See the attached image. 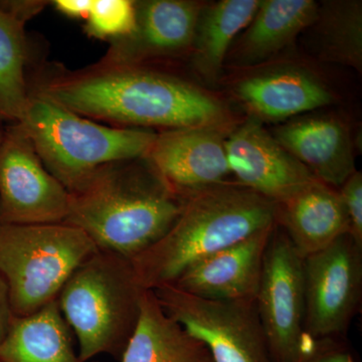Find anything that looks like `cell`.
Returning a JSON list of instances; mask_svg holds the SVG:
<instances>
[{"label":"cell","instance_id":"obj_14","mask_svg":"<svg viewBox=\"0 0 362 362\" xmlns=\"http://www.w3.org/2000/svg\"><path fill=\"white\" fill-rule=\"evenodd\" d=\"M275 226L197 262L171 285L204 299L256 301L267 245Z\"/></svg>","mask_w":362,"mask_h":362},{"label":"cell","instance_id":"obj_20","mask_svg":"<svg viewBox=\"0 0 362 362\" xmlns=\"http://www.w3.org/2000/svg\"><path fill=\"white\" fill-rule=\"evenodd\" d=\"M209 356L206 346L169 318L154 292L146 290L122 362H202Z\"/></svg>","mask_w":362,"mask_h":362},{"label":"cell","instance_id":"obj_28","mask_svg":"<svg viewBox=\"0 0 362 362\" xmlns=\"http://www.w3.org/2000/svg\"><path fill=\"white\" fill-rule=\"evenodd\" d=\"M14 315L9 301L8 289L4 279L0 276V343L6 337Z\"/></svg>","mask_w":362,"mask_h":362},{"label":"cell","instance_id":"obj_12","mask_svg":"<svg viewBox=\"0 0 362 362\" xmlns=\"http://www.w3.org/2000/svg\"><path fill=\"white\" fill-rule=\"evenodd\" d=\"M214 128H185L156 134L144 158L183 199L223 185L230 175L225 140Z\"/></svg>","mask_w":362,"mask_h":362},{"label":"cell","instance_id":"obj_26","mask_svg":"<svg viewBox=\"0 0 362 362\" xmlns=\"http://www.w3.org/2000/svg\"><path fill=\"white\" fill-rule=\"evenodd\" d=\"M297 362H356L339 338L312 340Z\"/></svg>","mask_w":362,"mask_h":362},{"label":"cell","instance_id":"obj_4","mask_svg":"<svg viewBox=\"0 0 362 362\" xmlns=\"http://www.w3.org/2000/svg\"><path fill=\"white\" fill-rule=\"evenodd\" d=\"M145 291L132 261L113 252L98 251L74 272L58 303L77 337L81 361L100 354L122 356Z\"/></svg>","mask_w":362,"mask_h":362},{"label":"cell","instance_id":"obj_7","mask_svg":"<svg viewBox=\"0 0 362 362\" xmlns=\"http://www.w3.org/2000/svg\"><path fill=\"white\" fill-rule=\"evenodd\" d=\"M169 318L206 346L214 362H273L256 301H218L173 285L152 290Z\"/></svg>","mask_w":362,"mask_h":362},{"label":"cell","instance_id":"obj_6","mask_svg":"<svg viewBox=\"0 0 362 362\" xmlns=\"http://www.w3.org/2000/svg\"><path fill=\"white\" fill-rule=\"evenodd\" d=\"M98 251L83 230L68 223H0V276L14 317L57 301L74 272Z\"/></svg>","mask_w":362,"mask_h":362},{"label":"cell","instance_id":"obj_18","mask_svg":"<svg viewBox=\"0 0 362 362\" xmlns=\"http://www.w3.org/2000/svg\"><path fill=\"white\" fill-rule=\"evenodd\" d=\"M318 4L313 0H265L233 52L235 65L261 63L291 44L315 21Z\"/></svg>","mask_w":362,"mask_h":362},{"label":"cell","instance_id":"obj_22","mask_svg":"<svg viewBox=\"0 0 362 362\" xmlns=\"http://www.w3.org/2000/svg\"><path fill=\"white\" fill-rule=\"evenodd\" d=\"M25 23L0 8V121L18 122L28 103Z\"/></svg>","mask_w":362,"mask_h":362},{"label":"cell","instance_id":"obj_8","mask_svg":"<svg viewBox=\"0 0 362 362\" xmlns=\"http://www.w3.org/2000/svg\"><path fill=\"white\" fill-rule=\"evenodd\" d=\"M272 361L297 362L312 341L305 332L304 259L276 223L256 297Z\"/></svg>","mask_w":362,"mask_h":362},{"label":"cell","instance_id":"obj_25","mask_svg":"<svg viewBox=\"0 0 362 362\" xmlns=\"http://www.w3.org/2000/svg\"><path fill=\"white\" fill-rule=\"evenodd\" d=\"M340 197L349 218V235L362 249V175L356 171L343 183Z\"/></svg>","mask_w":362,"mask_h":362},{"label":"cell","instance_id":"obj_21","mask_svg":"<svg viewBox=\"0 0 362 362\" xmlns=\"http://www.w3.org/2000/svg\"><path fill=\"white\" fill-rule=\"evenodd\" d=\"M259 0H221L202 8L194 40V66L204 78L218 77L230 47L258 11Z\"/></svg>","mask_w":362,"mask_h":362},{"label":"cell","instance_id":"obj_17","mask_svg":"<svg viewBox=\"0 0 362 362\" xmlns=\"http://www.w3.org/2000/svg\"><path fill=\"white\" fill-rule=\"evenodd\" d=\"M237 95L254 115L274 121L301 115L333 101L322 83L295 69L252 76L240 83Z\"/></svg>","mask_w":362,"mask_h":362},{"label":"cell","instance_id":"obj_11","mask_svg":"<svg viewBox=\"0 0 362 362\" xmlns=\"http://www.w3.org/2000/svg\"><path fill=\"white\" fill-rule=\"evenodd\" d=\"M225 146L237 185L274 204L318 180L257 119H250L233 131Z\"/></svg>","mask_w":362,"mask_h":362},{"label":"cell","instance_id":"obj_27","mask_svg":"<svg viewBox=\"0 0 362 362\" xmlns=\"http://www.w3.org/2000/svg\"><path fill=\"white\" fill-rule=\"evenodd\" d=\"M47 2L42 1H0V8L13 14L21 21H26L42 11Z\"/></svg>","mask_w":362,"mask_h":362},{"label":"cell","instance_id":"obj_19","mask_svg":"<svg viewBox=\"0 0 362 362\" xmlns=\"http://www.w3.org/2000/svg\"><path fill=\"white\" fill-rule=\"evenodd\" d=\"M0 362H83L58 300L25 317H14L0 343Z\"/></svg>","mask_w":362,"mask_h":362},{"label":"cell","instance_id":"obj_13","mask_svg":"<svg viewBox=\"0 0 362 362\" xmlns=\"http://www.w3.org/2000/svg\"><path fill=\"white\" fill-rule=\"evenodd\" d=\"M136 28L127 37L111 42L99 63L142 65L151 57L173 56L194 45L202 7L185 0L135 2Z\"/></svg>","mask_w":362,"mask_h":362},{"label":"cell","instance_id":"obj_5","mask_svg":"<svg viewBox=\"0 0 362 362\" xmlns=\"http://www.w3.org/2000/svg\"><path fill=\"white\" fill-rule=\"evenodd\" d=\"M18 123L69 194L106 164L143 158L156 137L147 129L102 125L30 93Z\"/></svg>","mask_w":362,"mask_h":362},{"label":"cell","instance_id":"obj_24","mask_svg":"<svg viewBox=\"0 0 362 362\" xmlns=\"http://www.w3.org/2000/svg\"><path fill=\"white\" fill-rule=\"evenodd\" d=\"M86 33L98 40L122 39L134 32L135 1L130 0H93L86 18Z\"/></svg>","mask_w":362,"mask_h":362},{"label":"cell","instance_id":"obj_30","mask_svg":"<svg viewBox=\"0 0 362 362\" xmlns=\"http://www.w3.org/2000/svg\"><path fill=\"white\" fill-rule=\"evenodd\" d=\"M4 128L2 127L1 125H0V145H1L2 140H4Z\"/></svg>","mask_w":362,"mask_h":362},{"label":"cell","instance_id":"obj_16","mask_svg":"<svg viewBox=\"0 0 362 362\" xmlns=\"http://www.w3.org/2000/svg\"><path fill=\"white\" fill-rule=\"evenodd\" d=\"M275 206L276 223L302 258L349 235V218L339 192L321 181L306 185Z\"/></svg>","mask_w":362,"mask_h":362},{"label":"cell","instance_id":"obj_2","mask_svg":"<svg viewBox=\"0 0 362 362\" xmlns=\"http://www.w3.org/2000/svg\"><path fill=\"white\" fill-rule=\"evenodd\" d=\"M185 202L144 157L113 162L70 194L64 223L83 230L99 251L133 259L170 230Z\"/></svg>","mask_w":362,"mask_h":362},{"label":"cell","instance_id":"obj_1","mask_svg":"<svg viewBox=\"0 0 362 362\" xmlns=\"http://www.w3.org/2000/svg\"><path fill=\"white\" fill-rule=\"evenodd\" d=\"M28 84L30 94L114 127L216 129L226 118L220 102L204 90L142 65L98 62L75 71L49 66Z\"/></svg>","mask_w":362,"mask_h":362},{"label":"cell","instance_id":"obj_29","mask_svg":"<svg viewBox=\"0 0 362 362\" xmlns=\"http://www.w3.org/2000/svg\"><path fill=\"white\" fill-rule=\"evenodd\" d=\"M93 0H57L52 2L57 11L71 18H87Z\"/></svg>","mask_w":362,"mask_h":362},{"label":"cell","instance_id":"obj_15","mask_svg":"<svg viewBox=\"0 0 362 362\" xmlns=\"http://www.w3.org/2000/svg\"><path fill=\"white\" fill-rule=\"evenodd\" d=\"M273 136L316 180L331 187H341L356 171L351 135L337 119L296 118L277 128Z\"/></svg>","mask_w":362,"mask_h":362},{"label":"cell","instance_id":"obj_10","mask_svg":"<svg viewBox=\"0 0 362 362\" xmlns=\"http://www.w3.org/2000/svg\"><path fill=\"white\" fill-rule=\"evenodd\" d=\"M70 194L45 168L23 126L4 128L0 145V223H64Z\"/></svg>","mask_w":362,"mask_h":362},{"label":"cell","instance_id":"obj_3","mask_svg":"<svg viewBox=\"0 0 362 362\" xmlns=\"http://www.w3.org/2000/svg\"><path fill=\"white\" fill-rule=\"evenodd\" d=\"M276 225V206L252 190L223 183L187 197L170 230L131 259L146 290L175 282L197 262Z\"/></svg>","mask_w":362,"mask_h":362},{"label":"cell","instance_id":"obj_9","mask_svg":"<svg viewBox=\"0 0 362 362\" xmlns=\"http://www.w3.org/2000/svg\"><path fill=\"white\" fill-rule=\"evenodd\" d=\"M303 259L307 337L340 338L361 302L362 249L345 235Z\"/></svg>","mask_w":362,"mask_h":362},{"label":"cell","instance_id":"obj_23","mask_svg":"<svg viewBox=\"0 0 362 362\" xmlns=\"http://www.w3.org/2000/svg\"><path fill=\"white\" fill-rule=\"evenodd\" d=\"M319 54L325 62L362 69V6L361 1H326L318 7L315 21Z\"/></svg>","mask_w":362,"mask_h":362},{"label":"cell","instance_id":"obj_31","mask_svg":"<svg viewBox=\"0 0 362 362\" xmlns=\"http://www.w3.org/2000/svg\"><path fill=\"white\" fill-rule=\"evenodd\" d=\"M202 362H214V361H211V356H209L206 357V359H204V361H202Z\"/></svg>","mask_w":362,"mask_h":362}]
</instances>
